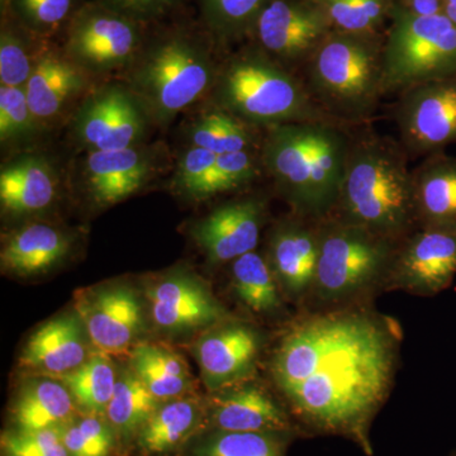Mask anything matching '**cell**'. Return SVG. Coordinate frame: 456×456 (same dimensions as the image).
I'll return each instance as SVG.
<instances>
[{"label":"cell","instance_id":"10","mask_svg":"<svg viewBox=\"0 0 456 456\" xmlns=\"http://www.w3.org/2000/svg\"><path fill=\"white\" fill-rule=\"evenodd\" d=\"M169 167L167 147L145 142L118 151L82 152L68 180L89 206L106 209L139 193Z\"/></svg>","mask_w":456,"mask_h":456},{"label":"cell","instance_id":"31","mask_svg":"<svg viewBox=\"0 0 456 456\" xmlns=\"http://www.w3.org/2000/svg\"><path fill=\"white\" fill-rule=\"evenodd\" d=\"M185 134L187 146L200 147L221 155L259 150L264 131L208 103L189 123Z\"/></svg>","mask_w":456,"mask_h":456},{"label":"cell","instance_id":"42","mask_svg":"<svg viewBox=\"0 0 456 456\" xmlns=\"http://www.w3.org/2000/svg\"><path fill=\"white\" fill-rule=\"evenodd\" d=\"M2 456H69L60 428L16 431L5 428L0 439Z\"/></svg>","mask_w":456,"mask_h":456},{"label":"cell","instance_id":"24","mask_svg":"<svg viewBox=\"0 0 456 456\" xmlns=\"http://www.w3.org/2000/svg\"><path fill=\"white\" fill-rule=\"evenodd\" d=\"M94 354L82 318L74 310L38 326L27 338L18 365L27 375L60 379Z\"/></svg>","mask_w":456,"mask_h":456},{"label":"cell","instance_id":"17","mask_svg":"<svg viewBox=\"0 0 456 456\" xmlns=\"http://www.w3.org/2000/svg\"><path fill=\"white\" fill-rule=\"evenodd\" d=\"M62 174L57 163L40 150L20 152L0 167V207L12 226L45 220L61 197Z\"/></svg>","mask_w":456,"mask_h":456},{"label":"cell","instance_id":"29","mask_svg":"<svg viewBox=\"0 0 456 456\" xmlns=\"http://www.w3.org/2000/svg\"><path fill=\"white\" fill-rule=\"evenodd\" d=\"M233 297L253 316L281 318L287 314L285 298L263 251H251L230 264Z\"/></svg>","mask_w":456,"mask_h":456},{"label":"cell","instance_id":"4","mask_svg":"<svg viewBox=\"0 0 456 456\" xmlns=\"http://www.w3.org/2000/svg\"><path fill=\"white\" fill-rule=\"evenodd\" d=\"M399 141L368 126L353 128L344 180L330 216L401 241L417 230L412 170Z\"/></svg>","mask_w":456,"mask_h":456},{"label":"cell","instance_id":"26","mask_svg":"<svg viewBox=\"0 0 456 456\" xmlns=\"http://www.w3.org/2000/svg\"><path fill=\"white\" fill-rule=\"evenodd\" d=\"M417 230L456 233V158L426 156L412 170Z\"/></svg>","mask_w":456,"mask_h":456},{"label":"cell","instance_id":"25","mask_svg":"<svg viewBox=\"0 0 456 456\" xmlns=\"http://www.w3.org/2000/svg\"><path fill=\"white\" fill-rule=\"evenodd\" d=\"M206 421V397L196 393L161 402L141 428L132 456H179Z\"/></svg>","mask_w":456,"mask_h":456},{"label":"cell","instance_id":"2","mask_svg":"<svg viewBox=\"0 0 456 456\" xmlns=\"http://www.w3.org/2000/svg\"><path fill=\"white\" fill-rule=\"evenodd\" d=\"M227 53L200 18L180 12L150 26L142 49L121 74V83L151 125L167 128L180 113L208 98Z\"/></svg>","mask_w":456,"mask_h":456},{"label":"cell","instance_id":"22","mask_svg":"<svg viewBox=\"0 0 456 456\" xmlns=\"http://www.w3.org/2000/svg\"><path fill=\"white\" fill-rule=\"evenodd\" d=\"M79 232L49 220L23 222L2 235L3 274L36 278L64 265L77 251Z\"/></svg>","mask_w":456,"mask_h":456},{"label":"cell","instance_id":"15","mask_svg":"<svg viewBox=\"0 0 456 456\" xmlns=\"http://www.w3.org/2000/svg\"><path fill=\"white\" fill-rule=\"evenodd\" d=\"M74 310L82 318L93 349L110 358L130 355L145 331L143 303L127 284L79 290L75 293Z\"/></svg>","mask_w":456,"mask_h":456},{"label":"cell","instance_id":"8","mask_svg":"<svg viewBox=\"0 0 456 456\" xmlns=\"http://www.w3.org/2000/svg\"><path fill=\"white\" fill-rule=\"evenodd\" d=\"M452 74L456 25L444 13L417 16L395 3L384 44V97Z\"/></svg>","mask_w":456,"mask_h":456},{"label":"cell","instance_id":"28","mask_svg":"<svg viewBox=\"0 0 456 456\" xmlns=\"http://www.w3.org/2000/svg\"><path fill=\"white\" fill-rule=\"evenodd\" d=\"M128 356V367L159 401L193 395L196 380L187 360L167 345L141 341Z\"/></svg>","mask_w":456,"mask_h":456},{"label":"cell","instance_id":"41","mask_svg":"<svg viewBox=\"0 0 456 456\" xmlns=\"http://www.w3.org/2000/svg\"><path fill=\"white\" fill-rule=\"evenodd\" d=\"M217 155L197 146H185L176 159L170 191L188 202H203L207 182L211 175Z\"/></svg>","mask_w":456,"mask_h":456},{"label":"cell","instance_id":"38","mask_svg":"<svg viewBox=\"0 0 456 456\" xmlns=\"http://www.w3.org/2000/svg\"><path fill=\"white\" fill-rule=\"evenodd\" d=\"M323 12L332 31L384 32L397 0H314Z\"/></svg>","mask_w":456,"mask_h":456},{"label":"cell","instance_id":"5","mask_svg":"<svg viewBox=\"0 0 456 456\" xmlns=\"http://www.w3.org/2000/svg\"><path fill=\"white\" fill-rule=\"evenodd\" d=\"M207 99L263 131L288 123H336L318 107L298 74L248 41L224 56Z\"/></svg>","mask_w":456,"mask_h":456},{"label":"cell","instance_id":"27","mask_svg":"<svg viewBox=\"0 0 456 456\" xmlns=\"http://www.w3.org/2000/svg\"><path fill=\"white\" fill-rule=\"evenodd\" d=\"M73 395L56 378L28 375L8 407L9 430L61 428L79 415Z\"/></svg>","mask_w":456,"mask_h":456},{"label":"cell","instance_id":"11","mask_svg":"<svg viewBox=\"0 0 456 456\" xmlns=\"http://www.w3.org/2000/svg\"><path fill=\"white\" fill-rule=\"evenodd\" d=\"M69 134L80 152L118 151L147 142L149 117L125 84L90 90L69 118Z\"/></svg>","mask_w":456,"mask_h":456},{"label":"cell","instance_id":"46","mask_svg":"<svg viewBox=\"0 0 456 456\" xmlns=\"http://www.w3.org/2000/svg\"><path fill=\"white\" fill-rule=\"evenodd\" d=\"M452 456H456V454H454V455H452Z\"/></svg>","mask_w":456,"mask_h":456},{"label":"cell","instance_id":"45","mask_svg":"<svg viewBox=\"0 0 456 456\" xmlns=\"http://www.w3.org/2000/svg\"><path fill=\"white\" fill-rule=\"evenodd\" d=\"M443 13L456 25V0H444Z\"/></svg>","mask_w":456,"mask_h":456},{"label":"cell","instance_id":"35","mask_svg":"<svg viewBox=\"0 0 456 456\" xmlns=\"http://www.w3.org/2000/svg\"><path fill=\"white\" fill-rule=\"evenodd\" d=\"M269 0H197L200 20L222 50L248 40L257 14Z\"/></svg>","mask_w":456,"mask_h":456},{"label":"cell","instance_id":"36","mask_svg":"<svg viewBox=\"0 0 456 456\" xmlns=\"http://www.w3.org/2000/svg\"><path fill=\"white\" fill-rule=\"evenodd\" d=\"M46 130L36 119L25 89L0 86V145L8 158L37 149Z\"/></svg>","mask_w":456,"mask_h":456},{"label":"cell","instance_id":"37","mask_svg":"<svg viewBox=\"0 0 456 456\" xmlns=\"http://www.w3.org/2000/svg\"><path fill=\"white\" fill-rule=\"evenodd\" d=\"M86 0H0L7 12L36 37L55 41Z\"/></svg>","mask_w":456,"mask_h":456},{"label":"cell","instance_id":"19","mask_svg":"<svg viewBox=\"0 0 456 456\" xmlns=\"http://www.w3.org/2000/svg\"><path fill=\"white\" fill-rule=\"evenodd\" d=\"M266 220L265 198L256 194L235 198L194 222L191 236L209 265H224L257 250Z\"/></svg>","mask_w":456,"mask_h":456},{"label":"cell","instance_id":"6","mask_svg":"<svg viewBox=\"0 0 456 456\" xmlns=\"http://www.w3.org/2000/svg\"><path fill=\"white\" fill-rule=\"evenodd\" d=\"M386 31H331L299 77L318 107L336 123L355 128L374 118L383 93Z\"/></svg>","mask_w":456,"mask_h":456},{"label":"cell","instance_id":"1","mask_svg":"<svg viewBox=\"0 0 456 456\" xmlns=\"http://www.w3.org/2000/svg\"><path fill=\"white\" fill-rule=\"evenodd\" d=\"M402 329L371 305L303 312L269 359L274 392L305 436L332 435L373 456L375 417L395 386Z\"/></svg>","mask_w":456,"mask_h":456},{"label":"cell","instance_id":"14","mask_svg":"<svg viewBox=\"0 0 456 456\" xmlns=\"http://www.w3.org/2000/svg\"><path fill=\"white\" fill-rule=\"evenodd\" d=\"M146 297L152 325L174 338L200 335L236 317L222 305L202 278L183 266L152 281Z\"/></svg>","mask_w":456,"mask_h":456},{"label":"cell","instance_id":"20","mask_svg":"<svg viewBox=\"0 0 456 456\" xmlns=\"http://www.w3.org/2000/svg\"><path fill=\"white\" fill-rule=\"evenodd\" d=\"M318 221L290 212L273 224L263 251L285 301L303 308L316 275Z\"/></svg>","mask_w":456,"mask_h":456},{"label":"cell","instance_id":"44","mask_svg":"<svg viewBox=\"0 0 456 456\" xmlns=\"http://www.w3.org/2000/svg\"><path fill=\"white\" fill-rule=\"evenodd\" d=\"M443 3L444 0H397V4L417 16L443 13Z\"/></svg>","mask_w":456,"mask_h":456},{"label":"cell","instance_id":"23","mask_svg":"<svg viewBox=\"0 0 456 456\" xmlns=\"http://www.w3.org/2000/svg\"><path fill=\"white\" fill-rule=\"evenodd\" d=\"M97 86L75 66L60 45L51 42L25 86L27 102L47 132L70 118L75 108Z\"/></svg>","mask_w":456,"mask_h":456},{"label":"cell","instance_id":"39","mask_svg":"<svg viewBox=\"0 0 456 456\" xmlns=\"http://www.w3.org/2000/svg\"><path fill=\"white\" fill-rule=\"evenodd\" d=\"M60 432L69 456H122L106 416L79 413Z\"/></svg>","mask_w":456,"mask_h":456},{"label":"cell","instance_id":"18","mask_svg":"<svg viewBox=\"0 0 456 456\" xmlns=\"http://www.w3.org/2000/svg\"><path fill=\"white\" fill-rule=\"evenodd\" d=\"M456 277V233L415 230L398 242L386 292L434 297Z\"/></svg>","mask_w":456,"mask_h":456},{"label":"cell","instance_id":"9","mask_svg":"<svg viewBox=\"0 0 456 456\" xmlns=\"http://www.w3.org/2000/svg\"><path fill=\"white\" fill-rule=\"evenodd\" d=\"M150 26L101 0H86L61 35L62 53L90 79L122 74L142 49Z\"/></svg>","mask_w":456,"mask_h":456},{"label":"cell","instance_id":"33","mask_svg":"<svg viewBox=\"0 0 456 456\" xmlns=\"http://www.w3.org/2000/svg\"><path fill=\"white\" fill-rule=\"evenodd\" d=\"M51 42L36 37L7 12L0 11V84L25 88Z\"/></svg>","mask_w":456,"mask_h":456},{"label":"cell","instance_id":"13","mask_svg":"<svg viewBox=\"0 0 456 456\" xmlns=\"http://www.w3.org/2000/svg\"><path fill=\"white\" fill-rule=\"evenodd\" d=\"M391 110L410 159L445 151L456 145V74L403 90Z\"/></svg>","mask_w":456,"mask_h":456},{"label":"cell","instance_id":"40","mask_svg":"<svg viewBox=\"0 0 456 456\" xmlns=\"http://www.w3.org/2000/svg\"><path fill=\"white\" fill-rule=\"evenodd\" d=\"M264 173L259 150H242L217 155L207 182L203 200L248 187Z\"/></svg>","mask_w":456,"mask_h":456},{"label":"cell","instance_id":"32","mask_svg":"<svg viewBox=\"0 0 456 456\" xmlns=\"http://www.w3.org/2000/svg\"><path fill=\"white\" fill-rule=\"evenodd\" d=\"M298 432L211 430L197 435L179 456H287Z\"/></svg>","mask_w":456,"mask_h":456},{"label":"cell","instance_id":"16","mask_svg":"<svg viewBox=\"0 0 456 456\" xmlns=\"http://www.w3.org/2000/svg\"><path fill=\"white\" fill-rule=\"evenodd\" d=\"M265 346L263 330L233 317L200 332L191 353L204 387L213 393L253 379Z\"/></svg>","mask_w":456,"mask_h":456},{"label":"cell","instance_id":"7","mask_svg":"<svg viewBox=\"0 0 456 456\" xmlns=\"http://www.w3.org/2000/svg\"><path fill=\"white\" fill-rule=\"evenodd\" d=\"M318 241L316 275L303 312L368 305L386 292L399 241L334 216L318 221Z\"/></svg>","mask_w":456,"mask_h":456},{"label":"cell","instance_id":"21","mask_svg":"<svg viewBox=\"0 0 456 456\" xmlns=\"http://www.w3.org/2000/svg\"><path fill=\"white\" fill-rule=\"evenodd\" d=\"M211 430L289 431L305 436L277 393L255 382L254 378L209 393L203 431Z\"/></svg>","mask_w":456,"mask_h":456},{"label":"cell","instance_id":"3","mask_svg":"<svg viewBox=\"0 0 456 456\" xmlns=\"http://www.w3.org/2000/svg\"><path fill=\"white\" fill-rule=\"evenodd\" d=\"M351 131L334 122H301L264 130V173L290 212L323 220L334 212L344 180Z\"/></svg>","mask_w":456,"mask_h":456},{"label":"cell","instance_id":"12","mask_svg":"<svg viewBox=\"0 0 456 456\" xmlns=\"http://www.w3.org/2000/svg\"><path fill=\"white\" fill-rule=\"evenodd\" d=\"M331 31L314 0H269L246 41L299 75Z\"/></svg>","mask_w":456,"mask_h":456},{"label":"cell","instance_id":"43","mask_svg":"<svg viewBox=\"0 0 456 456\" xmlns=\"http://www.w3.org/2000/svg\"><path fill=\"white\" fill-rule=\"evenodd\" d=\"M126 16L154 25L184 12L185 0H101Z\"/></svg>","mask_w":456,"mask_h":456},{"label":"cell","instance_id":"34","mask_svg":"<svg viewBox=\"0 0 456 456\" xmlns=\"http://www.w3.org/2000/svg\"><path fill=\"white\" fill-rule=\"evenodd\" d=\"M118 371L110 356L95 353L83 365L60 378L83 415L104 416L116 389Z\"/></svg>","mask_w":456,"mask_h":456},{"label":"cell","instance_id":"30","mask_svg":"<svg viewBox=\"0 0 456 456\" xmlns=\"http://www.w3.org/2000/svg\"><path fill=\"white\" fill-rule=\"evenodd\" d=\"M160 403L130 367L118 373L104 416L116 434L122 456H132L141 428Z\"/></svg>","mask_w":456,"mask_h":456}]
</instances>
